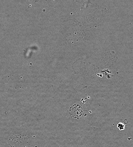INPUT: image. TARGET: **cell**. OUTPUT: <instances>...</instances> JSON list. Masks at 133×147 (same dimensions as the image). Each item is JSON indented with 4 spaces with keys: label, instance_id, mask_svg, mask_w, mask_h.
<instances>
[{
    "label": "cell",
    "instance_id": "obj_1",
    "mask_svg": "<svg viewBox=\"0 0 133 147\" xmlns=\"http://www.w3.org/2000/svg\"><path fill=\"white\" fill-rule=\"evenodd\" d=\"M117 127H118V129H121V130H122V129H123L124 128H125V126H124L122 123H118V124L117 125Z\"/></svg>",
    "mask_w": 133,
    "mask_h": 147
}]
</instances>
